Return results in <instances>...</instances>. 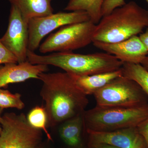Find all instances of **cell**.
Instances as JSON below:
<instances>
[{
  "mask_svg": "<svg viewBox=\"0 0 148 148\" xmlns=\"http://www.w3.org/2000/svg\"><path fill=\"white\" fill-rule=\"evenodd\" d=\"M40 95L45 103L47 127H54L74 116L83 114L88 101L71 74L43 73Z\"/></svg>",
  "mask_w": 148,
  "mask_h": 148,
  "instance_id": "1",
  "label": "cell"
},
{
  "mask_svg": "<svg viewBox=\"0 0 148 148\" xmlns=\"http://www.w3.org/2000/svg\"><path fill=\"white\" fill-rule=\"evenodd\" d=\"M147 27L148 10L130 1L102 17L95 26L92 42H119L140 34Z\"/></svg>",
  "mask_w": 148,
  "mask_h": 148,
  "instance_id": "2",
  "label": "cell"
},
{
  "mask_svg": "<svg viewBox=\"0 0 148 148\" xmlns=\"http://www.w3.org/2000/svg\"><path fill=\"white\" fill-rule=\"evenodd\" d=\"M27 61L33 64L51 65L68 73L79 76L113 71L121 69L123 63L106 52L83 54L71 52H57L47 55H38L29 49Z\"/></svg>",
  "mask_w": 148,
  "mask_h": 148,
  "instance_id": "3",
  "label": "cell"
},
{
  "mask_svg": "<svg viewBox=\"0 0 148 148\" xmlns=\"http://www.w3.org/2000/svg\"><path fill=\"white\" fill-rule=\"evenodd\" d=\"M86 130L109 132L138 127L148 118V103L131 108H101L95 106L83 114Z\"/></svg>",
  "mask_w": 148,
  "mask_h": 148,
  "instance_id": "4",
  "label": "cell"
},
{
  "mask_svg": "<svg viewBox=\"0 0 148 148\" xmlns=\"http://www.w3.org/2000/svg\"><path fill=\"white\" fill-rule=\"evenodd\" d=\"M96 107L131 108L148 103V97L135 82L119 77L93 94Z\"/></svg>",
  "mask_w": 148,
  "mask_h": 148,
  "instance_id": "5",
  "label": "cell"
},
{
  "mask_svg": "<svg viewBox=\"0 0 148 148\" xmlns=\"http://www.w3.org/2000/svg\"><path fill=\"white\" fill-rule=\"evenodd\" d=\"M0 148H36L42 140V131L33 127L24 113L8 112L2 116Z\"/></svg>",
  "mask_w": 148,
  "mask_h": 148,
  "instance_id": "6",
  "label": "cell"
},
{
  "mask_svg": "<svg viewBox=\"0 0 148 148\" xmlns=\"http://www.w3.org/2000/svg\"><path fill=\"white\" fill-rule=\"evenodd\" d=\"M95 26L89 20L61 27L47 38L39 50L42 53L71 52L85 47L92 42Z\"/></svg>",
  "mask_w": 148,
  "mask_h": 148,
  "instance_id": "7",
  "label": "cell"
},
{
  "mask_svg": "<svg viewBox=\"0 0 148 148\" xmlns=\"http://www.w3.org/2000/svg\"><path fill=\"white\" fill-rule=\"evenodd\" d=\"M89 20V15L84 11L58 12L32 18L28 22V49L34 52L39 47L44 37L56 29L69 24Z\"/></svg>",
  "mask_w": 148,
  "mask_h": 148,
  "instance_id": "8",
  "label": "cell"
},
{
  "mask_svg": "<svg viewBox=\"0 0 148 148\" xmlns=\"http://www.w3.org/2000/svg\"><path fill=\"white\" fill-rule=\"evenodd\" d=\"M0 40L16 56L18 64L27 61L28 24L15 6L11 5L7 30Z\"/></svg>",
  "mask_w": 148,
  "mask_h": 148,
  "instance_id": "9",
  "label": "cell"
},
{
  "mask_svg": "<svg viewBox=\"0 0 148 148\" xmlns=\"http://www.w3.org/2000/svg\"><path fill=\"white\" fill-rule=\"evenodd\" d=\"M89 145L104 144L119 148H147L138 127H131L109 132L86 130Z\"/></svg>",
  "mask_w": 148,
  "mask_h": 148,
  "instance_id": "10",
  "label": "cell"
},
{
  "mask_svg": "<svg viewBox=\"0 0 148 148\" xmlns=\"http://www.w3.org/2000/svg\"><path fill=\"white\" fill-rule=\"evenodd\" d=\"M93 45L115 56L123 63L140 64L148 55V51L138 36L115 43L94 42Z\"/></svg>",
  "mask_w": 148,
  "mask_h": 148,
  "instance_id": "11",
  "label": "cell"
},
{
  "mask_svg": "<svg viewBox=\"0 0 148 148\" xmlns=\"http://www.w3.org/2000/svg\"><path fill=\"white\" fill-rule=\"evenodd\" d=\"M47 70V65L33 64L28 61L18 64H5L0 68V88L31 79H38L40 74Z\"/></svg>",
  "mask_w": 148,
  "mask_h": 148,
  "instance_id": "12",
  "label": "cell"
},
{
  "mask_svg": "<svg viewBox=\"0 0 148 148\" xmlns=\"http://www.w3.org/2000/svg\"><path fill=\"white\" fill-rule=\"evenodd\" d=\"M71 75L77 86L86 95H93L112 81L123 76L122 68L113 71L84 76Z\"/></svg>",
  "mask_w": 148,
  "mask_h": 148,
  "instance_id": "13",
  "label": "cell"
},
{
  "mask_svg": "<svg viewBox=\"0 0 148 148\" xmlns=\"http://www.w3.org/2000/svg\"><path fill=\"white\" fill-rule=\"evenodd\" d=\"M51 0H9L21 12L25 22L35 17L47 16L53 13Z\"/></svg>",
  "mask_w": 148,
  "mask_h": 148,
  "instance_id": "14",
  "label": "cell"
},
{
  "mask_svg": "<svg viewBox=\"0 0 148 148\" xmlns=\"http://www.w3.org/2000/svg\"><path fill=\"white\" fill-rule=\"evenodd\" d=\"M83 114L67 120L62 123L59 129L60 137L66 145L77 147L81 143V136L84 128Z\"/></svg>",
  "mask_w": 148,
  "mask_h": 148,
  "instance_id": "15",
  "label": "cell"
},
{
  "mask_svg": "<svg viewBox=\"0 0 148 148\" xmlns=\"http://www.w3.org/2000/svg\"><path fill=\"white\" fill-rule=\"evenodd\" d=\"M105 0H70L65 10L69 11H84L86 12L90 20L98 24L102 18V5Z\"/></svg>",
  "mask_w": 148,
  "mask_h": 148,
  "instance_id": "16",
  "label": "cell"
},
{
  "mask_svg": "<svg viewBox=\"0 0 148 148\" xmlns=\"http://www.w3.org/2000/svg\"><path fill=\"white\" fill-rule=\"evenodd\" d=\"M123 76L134 81L148 97V71L141 64L123 63L122 67Z\"/></svg>",
  "mask_w": 148,
  "mask_h": 148,
  "instance_id": "17",
  "label": "cell"
},
{
  "mask_svg": "<svg viewBox=\"0 0 148 148\" xmlns=\"http://www.w3.org/2000/svg\"><path fill=\"white\" fill-rule=\"evenodd\" d=\"M27 119L33 127L43 131L49 140H53L47 129V115L44 106H37L33 108L28 114Z\"/></svg>",
  "mask_w": 148,
  "mask_h": 148,
  "instance_id": "18",
  "label": "cell"
},
{
  "mask_svg": "<svg viewBox=\"0 0 148 148\" xmlns=\"http://www.w3.org/2000/svg\"><path fill=\"white\" fill-rule=\"evenodd\" d=\"M21 97V95L19 93H12L9 90L0 88V108L3 109L12 108L22 110L25 106Z\"/></svg>",
  "mask_w": 148,
  "mask_h": 148,
  "instance_id": "19",
  "label": "cell"
},
{
  "mask_svg": "<svg viewBox=\"0 0 148 148\" xmlns=\"http://www.w3.org/2000/svg\"><path fill=\"white\" fill-rule=\"evenodd\" d=\"M11 64H18L17 58L0 40V65Z\"/></svg>",
  "mask_w": 148,
  "mask_h": 148,
  "instance_id": "20",
  "label": "cell"
},
{
  "mask_svg": "<svg viewBox=\"0 0 148 148\" xmlns=\"http://www.w3.org/2000/svg\"><path fill=\"white\" fill-rule=\"evenodd\" d=\"M125 3V0H105L101 10L102 17L108 15L115 9L122 6Z\"/></svg>",
  "mask_w": 148,
  "mask_h": 148,
  "instance_id": "21",
  "label": "cell"
},
{
  "mask_svg": "<svg viewBox=\"0 0 148 148\" xmlns=\"http://www.w3.org/2000/svg\"><path fill=\"white\" fill-rule=\"evenodd\" d=\"M137 127L145 139L147 148H148V118L142 122Z\"/></svg>",
  "mask_w": 148,
  "mask_h": 148,
  "instance_id": "22",
  "label": "cell"
},
{
  "mask_svg": "<svg viewBox=\"0 0 148 148\" xmlns=\"http://www.w3.org/2000/svg\"><path fill=\"white\" fill-rule=\"evenodd\" d=\"M139 37L140 40L148 51V27H147L145 32L140 34Z\"/></svg>",
  "mask_w": 148,
  "mask_h": 148,
  "instance_id": "23",
  "label": "cell"
},
{
  "mask_svg": "<svg viewBox=\"0 0 148 148\" xmlns=\"http://www.w3.org/2000/svg\"><path fill=\"white\" fill-rule=\"evenodd\" d=\"M89 146L90 148H119L104 144H90Z\"/></svg>",
  "mask_w": 148,
  "mask_h": 148,
  "instance_id": "24",
  "label": "cell"
},
{
  "mask_svg": "<svg viewBox=\"0 0 148 148\" xmlns=\"http://www.w3.org/2000/svg\"><path fill=\"white\" fill-rule=\"evenodd\" d=\"M140 64L148 71V56L143 59Z\"/></svg>",
  "mask_w": 148,
  "mask_h": 148,
  "instance_id": "25",
  "label": "cell"
},
{
  "mask_svg": "<svg viewBox=\"0 0 148 148\" xmlns=\"http://www.w3.org/2000/svg\"><path fill=\"white\" fill-rule=\"evenodd\" d=\"M4 109L1 108H0V135H1V132L2 128L1 124V121L2 116V113L3 112Z\"/></svg>",
  "mask_w": 148,
  "mask_h": 148,
  "instance_id": "26",
  "label": "cell"
},
{
  "mask_svg": "<svg viewBox=\"0 0 148 148\" xmlns=\"http://www.w3.org/2000/svg\"><path fill=\"white\" fill-rule=\"evenodd\" d=\"M146 1L148 3V0H146Z\"/></svg>",
  "mask_w": 148,
  "mask_h": 148,
  "instance_id": "27",
  "label": "cell"
},
{
  "mask_svg": "<svg viewBox=\"0 0 148 148\" xmlns=\"http://www.w3.org/2000/svg\"><path fill=\"white\" fill-rule=\"evenodd\" d=\"M36 148H40L39 147H38Z\"/></svg>",
  "mask_w": 148,
  "mask_h": 148,
  "instance_id": "28",
  "label": "cell"
}]
</instances>
